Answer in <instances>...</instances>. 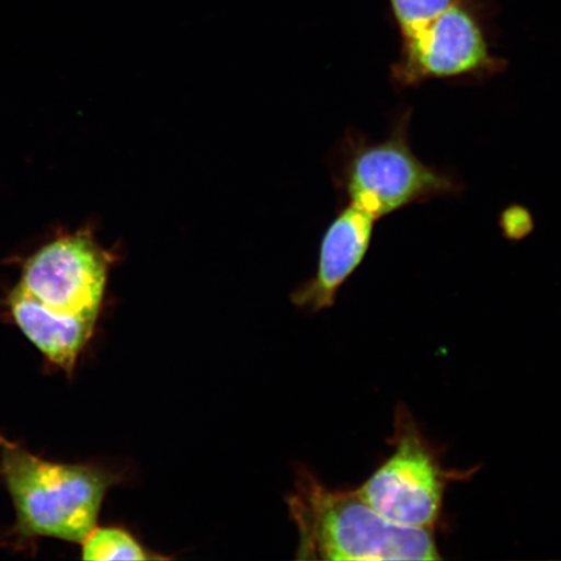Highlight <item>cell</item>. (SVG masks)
Instances as JSON below:
<instances>
[{
    "label": "cell",
    "instance_id": "8992f818",
    "mask_svg": "<svg viewBox=\"0 0 561 561\" xmlns=\"http://www.w3.org/2000/svg\"><path fill=\"white\" fill-rule=\"evenodd\" d=\"M396 442L394 454L357 491L389 522L432 529L444 500L445 474L409 417H398Z\"/></svg>",
    "mask_w": 561,
    "mask_h": 561
},
{
    "label": "cell",
    "instance_id": "9c48e42d",
    "mask_svg": "<svg viewBox=\"0 0 561 561\" xmlns=\"http://www.w3.org/2000/svg\"><path fill=\"white\" fill-rule=\"evenodd\" d=\"M82 559L95 561L147 560L140 546L128 531L117 528H95L82 541Z\"/></svg>",
    "mask_w": 561,
    "mask_h": 561
},
{
    "label": "cell",
    "instance_id": "5b68a950",
    "mask_svg": "<svg viewBox=\"0 0 561 561\" xmlns=\"http://www.w3.org/2000/svg\"><path fill=\"white\" fill-rule=\"evenodd\" d=\"M350 205L376 220L413 203L455 194L450 175L426 165L412 152L407 123L399 124L383 142L364 146L347 168Z\"/></svg>",
    "mask_w": 561,
    "mask_h": 561
},
{
    "label": "cell",
    "instance_id": "ba28073f",
    "mask_svg": "<svg viewBox=\"0 0 561 561\" xmlns=\"http://www.w3.org/2000/svg\"><path fill=\"white\" fill-rule=\"evenodd\" d=\"M13 321L55 367L72 374L77 360L94 334L95 320L60 318L42 311L20 290L9 299Z\"/></svg>",
    "mask_w": 561,
    "mask_h": 561
},
{
    "label": "cell",
    "instance_id": "52a82bcc",
    "mask_svg": "<svg viewBox=\"0 0 561 561\" xmlns=\"http://www.w3.org/2000/svg\"><path fill=\"white\" fill-rule=\"evenodd\" d=\"M376 221L353 205L343 209L322 238L316 276L294 293V304L313 312L332 307L340 287L366 257Z\"/></svg>",
    "mask_w": 561,
    "mask_h": 561
},
{
    "label": "cell",
    "instance_id": "8fae6325",
    "mask_svg": "<svg viewBox=\"0 0 561 561\" xmlns=\"http://www.w3.org/2000/svg\"><path fill=\"white\" fill-rule=\"evenodd\" d=\"M503 229L510 238H522L531 230L530 215L522 207H511L503 215Z\"/></svg>",
    "mask_w": 561,
    "mask_h": 561
},
{
    "label": "cell",
    "instance_id": "30bf717a",
    "mask_svg": "<svg viewBox=\"0 0 561 561\" xmlns=\"http://www.w3.org/2000/svg\"><path fill=\"white\" fill-rule=\"evenodd\" d=\"M401 38L412 37L448 9L455 0H389Z\"/></svg>",
    "mask_w": 561,
    "mask_h": 561
},
{
    "label": "cell",
    "instance_id": "6da1fadb",
    "mask_svg": "<svg viewBox=\"0 0 561 561\" xmlns=\"http://www.w3.org/2000/svg\"><path fill=\"white\" fill-rule=\"evenodd\" d=\"M289 507L299 530L298 559H440L432 529L389 522L357 490L334 491L304 472Z\"/></svg>",
    "mask_w": 561,
    "mask_h": 561
},
{
    "label": "cell",
    "instance_id": "277c9868",
    "mask_svg": "<svg viewBox=\"0 0 561 561\" xmlns=\"http://www.w3.org/2000/svg\"><path fill=\"white\" fill-rule=\"evenodd\" d=\"M112 261L88 231H79L33 255L16 289L47 313L96 321Z\"/></svg>",
    "mask_w": 561,
    "mask_h": 561
},
{
    "label": "cell",
    "instance_id": "7a4b0ae2",
    "mask_svg": "<svg viewBox=\"0 0 561 561\" xmlns=\"http://www.w3.org/2000/svg\"><path fill=\"white\" fill-rule=\"evenodd\" d=\"M0 476L16 512L18 541L82 543L116 476L93 465L50 461L0 434Z\"/></svg>",
    "mask_w": 561,
    "mask_h": 561
},
{
    "label": "cell",
    "instance_id": "3957f363",
    "mask_svg": "<svg viewBox=\"0 0 561 561\" xmlns=\"http://www.w3.org/2000/svg\"><path fill=\"white\" fill-rule=\"evenodd\" d=\"M481 0H455L423 30L402 41L392 79L403 87L425 80L497 73L507 62L491 53Z\"/></svg>",
    "mask_w": 561,
    "mask_h": 561
}]
</instances>
